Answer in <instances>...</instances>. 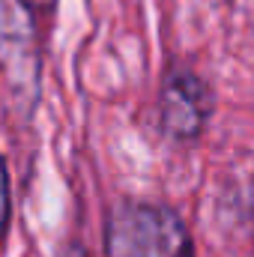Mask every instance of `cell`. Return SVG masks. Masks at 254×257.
Masks as SVG:
<instances>
[{
	"label": "cell",
	"instance_id": "1",
	"mask_svg": "<svg viewBox=\"0 0 254 257\" xmlns=\"http://www.w3.org/2000/svg\"><path fill=\"white\" fill-rule=\"evenodd\" d=\"M108 257H189V236L174 212L129 203L111 215Z\"/></svg>",
	"mask_w": 254,
	"mask_h": 257
},
{
	"label": "cell",
	"instance_id": "2",
	"mask_svg": "<svg viewBox=\"0 0 254 257\" xmlns=\"http://www.w3.org/2000/svg\"><path fill=\"white\" fill-rule=\"evenodd\" d=\"M0 63L12 75H33V27L24 0H0Z\"/></svg>",
	"mask_w": 254,
	"mask_h": 257
},
{
	"label": "cell",
	"instance_id": "3",
	"mask_svg": "<svg viewBox=\"0 0 254 257\" xmlns=\"http://www.w3.org/2000/svg\"><path fill=\"white\" fill-rule=\"evenodd\" d=\"M206 90L194 78H174L165 90V126L177 135H194L206 117Z\"/></svg>",
	"mask_w": 254,
	"mask_h": 257
},
{
	"label": "cell",
	"instance_id": "4",
	"mask_svg": "<svg viewBox=\"0 0 254 257\" xmlns=\"http://www.w3.org/2000/svg\"><path fill=\"white\" fill-rule=\"evenodd\" d=\"M6 221H9V189H6V171L0 162V239L6 233Z\"/></svg>",
	"mask_w": 254,
	"mask_h": 257
}]
</instances>
